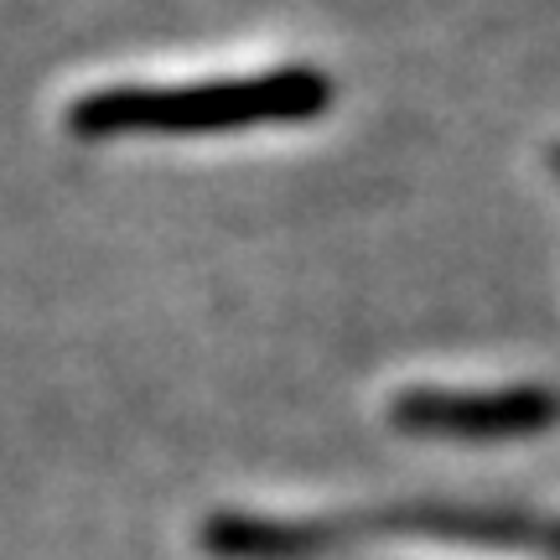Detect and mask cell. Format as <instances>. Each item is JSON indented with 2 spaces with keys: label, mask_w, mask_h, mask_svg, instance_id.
<instances>
[{
  "label": "cell",
  "mask_w": 560,
  "mask_h": 560,
  "mask_svg": "<svg viewBox=\"0 0 560 560\" xmlns=\"http://www.w3.org/2000/svg\"><path fill=\"white\" fill-rule=\"evenodd\" d=\"M332 104V83L317 68H276L255 79L202 83H115L73 100L68 130L89 140L115 136H219L260 125L317 120Z\"/></svg>",
  "instance_id": "6da1fadb"
},
{
  "label": "cell",
  "mask_w": 560,
  "mask_h": 560,
  "mask_svg": "<svg viewBox=\"0 0 560 560\" xmlns=\"http://www.w3.org/2000/svg\"><path fill=\"white\" fill-rule=\"evenodd\" d=\"M395 420L410 431L462 441L529 436V431H545L560 420V395L556 389H462V395L416 389L395 405Z\"/></svg>",
  "instance_id": "7a4b0ae2"
}]
</instances>
